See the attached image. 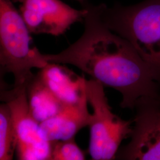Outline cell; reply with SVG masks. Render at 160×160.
Instances as JSON below:
<instances>
[{"label": "cell", "mask_w": 160, "mask_h": 160, "mask_svg": "<svg viewBox=\"0 0 160 160\" xmlns=\"http://www.w3.org/2000/svg\"><path fill=\"white\" fill-rule=\"evenodd\" d=\"M104 86L96 80H86L87 101L93 110L88 126L90 139L88 151L92 160H113L120 143L131 137V120H123L114 114L104 91Z\"/></svg>", "instance_id": "cell-4"}, {"label": "cell", "mask_w": 160, "mask_h": 160, "mask_svg": "<svg viewBox=\"0 0 160 160\" xmlns=\"http://www.w3.org/2000/svg\"><path fill=\"white\" fill-rule=\"evenodd\" d=\"M85 153L77 145L74 138L52 142L51 160H82Z\"/></svg>", "instance_id": "cell-12"}, {"label": "cell", "mask_w": 160, "mask_h": 160, "mask_svg": "<svg viewBox=\"0 0 160 160\" xmlns=\"http://www.w3.org/2000/svg\"><path fill=\"white\" fill-rule=\"evenodd\" d=\"M88 103L86 96L78 103L64 106L57 114L40 123L46 139L50 142L69 139L88 126L91 114Z\"/></svg>", "instance_id": "cell-8"}, {"label": "cell", "mask_w": 160, "mask_h": 160, "mask_svg": "<svg viewBox=\"0 0 160 160\" xmlns=\"http://www.w3.org/2000/svg\"><path fill=\"white\" fill-rule=\"evenodd\" d=\"M131 140L118 152L120 160H160V110L155 102L137 105Z\"/></svg>", "instance_id": "cell-7"}, {"label": "cell", "mask_w": 160, "mask_h": 160, "mask_svg": "<svg viewBox=\"0 0 160 160\" xmlns=\"http://www.w3.org/2000/svg\"><path fill=\"white\" fill-rule=\"evenodd\" d=\"M29 109L34 119L39 123L57 114L62 104L38 73L26 85Z\"/></svg>", "instance_id": "cell-10"}, {"label": "cell", "mask_w": 160, "mask_h": 160, "mask_svg": "<svg viewBox=\"0 0 160 160\" xmlns=\"http://www.w3.org/2000/svg\"><path fill=\"white\" fill-rule=\"evenodd\" d=\"M84 30L80 38L57 54H43L49 62L67 63L80 69L122 96L120 106L133 109L155 102L159 77L124 38L112 32L101 16L100 4L86 6Z\"/></svg>", "instance_id": "cell-1"}, {"label": "cell", "mask_w": 160, "mask_h": 160, "mask_svg": "<svg viewBox=\"0 0 160 160\" xmlns=\"http://www.w3.org/2000/svg\"><path fill=\"white\" fill-rule=\"evenodd\" d=\"M62 104L78 103L86 96V80L61 63L49 62L38 72Z\"/></svg>", "instance_id": "cell-9"}, {"label": "cell", "mask_w": 160, "mask_h": 160, "mask_svg": "<svg viewBox=\"0 0 160 160\" xmlns=\"http://www.w3.org/2000/svg\"><path fill=\"white\" fill-rule=\"evenodd\" d=\"M20 4L19 12L31 34L58 36L74 23L84 21L86 7L73 8L60 0H12Z\"/></svg>", "instance_id": "cell-6"}, {"label": "cell", "mask_w": 160, "mask_h": 160, "mask_svg": "<svg viewBox=\"0 0 160 160\" xmlns=\"http://www.w3.org/2000/svg\"><path fill=\"white\" fill-rule=\"evenodd\" d=\"M75 1L79 2L80 4L82 6V7L86 6L87 3H88V1L87 0H75Z\"/></svg>", "instance_id": "cell-13"}, {"label": "cell", "mask_w": 160, "mask_h": 160, "mask_svg": "<svg viewBox=\"0 0 160 160\" xmlns=\"http://www.w3.org/2000/svg\"><path fill=\"white\" fill-rule=\"evenodd\" d=\"M1 100L8 106L16 135L18 160H51L52 142L45 137L40 123L31 113L26 85L1 91Z\"/></svg>", "instance_id": "cell-5"}, {"label": "cell", "mask_w": 160, "mask_h": 160, "mask_svg": "<svg viewBox=\"0 0 160 160\" xmlns=\"http://www.w3.org/2000/svg\"><path fill=\"white\" fill-rule=\"evenodd\" d=\"M106 25L126 39L160 79V0L132 6L100 4Z\"/></svg>", "instance_id": "cell-2"}, {"label": "cell", "mask_w": 160, "mask_h": 160, "mask_svg": "<svg viewBox=\"0 0 160 160\" xmlns=\"http://www.w3.org/2000/svg\"><path fill=\"white\" fill-rule=\"evenodd\" d=\"M17 139L8 106H0V160H11L16 151Z\"/></svg>", "instance_id": "cell-11"}, {"label": "cell", "mask_w": 160, "mask_h": 160, "mask_svg": "<svg viewBox=\"0 0 160 160\" xmlns=\"http://www.w3.org/2000/svg\"><path fill=\"white\" fill-rule=\"evenodd\" d=\"M30 34L12 0H0L1 77L12 74L14 86L26 85L34 75L32 69L43 68L48 63L38 49L31 46Z\"/></svg>", "instance_id": "cell-3"}]
</instances>
